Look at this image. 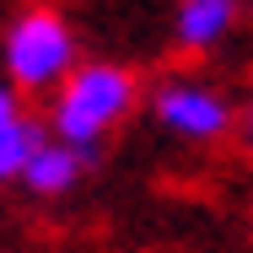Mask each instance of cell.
<instances>
[{"mask_svg": "<svg viewBox=\"0 0 253 253\" xmlns=\"http://www.w3.org/2000/svg\"><path fill=\"white\" fill-rule=\"evenodd\" d=\"M0 65L22 92H54L76 70V33L54 5H27L0 38Z\"/></svg>", "mask_w": 253, "mask_h": 253, "instance_id": "obj_2", "label": "cell"}, {"mask_svg": "<svg viewBox=\"0 0 253 253\" xmlns=\"http://www.w3.org/2000/svg\"><path fill=\"white\" fill-rule=\"evenodd\" d=\"M237 16H243V0H178L172 38H178V49H189V54H210L232 38Z\"/></svg>", "mask_w": 253, "mask_h": 253, "instance_id": "obj_5", "label": "cell"}, {"mask_svg": "<svg viewBox=\"0 0 253 253\" xmlns=\"http://www.w3.org/2000/svg\"><path fill=\"white\" fill-rule=\"evenodd\" d=\"M135 97H140V86L124 65H108V59L76 65L49 92V135L97 156L102 140L135 113Z\"/></svg>", "mask_w": 253, "mask_h": 253, "instance_id": "obj_1", "label": "cell"}, {"mask_svg": "<svg viewBox=\"0 0 253 253\" xmlns=\"http://www.w3.org/2000/svg\"><path fill=\"white\" fill-rule=\"evenodd\" d=\"M49 140V124H38V119H27L22 108L16 113H0V183H11V178H22V167H27V156L38 151Z\"/></svg>", "mask_w": 253, "mask_h": 253, "instance_id": "obj_6", "label": "cell"}, {"mask_svg": "<svg viewBox=\"0 0 253 253\" xmlns=\"http://www.w3.org/2000/svg\"><path fill=\"white\" fill-rule=\"evenodd\" d=\"M243 146H248V156H253V102L243 108Z\"/></svg>", "mask_w": 253, "mask_h": 253, "instance_id": "obj_7", "label": "cell"}, {"mask_svg": "<svg viewBox=\"0 0 253 253\" xmlns=\"http://www.w3.org/2000/svg\"><path fill=\"white\" fill-rule=\"evenodd\" d=\"M151 119H156V129H167L172 140L210 146V140L232 135L237 108L221 97L215 86H205V81H162L151 92Z\"/></svg>", "mask_w": 253, "mask_h": 253, "instance_id": "obj_3", "label": "cell"}, {"mask_svg": "<svg viewBox=\"0 0 253 253\" xmlns=\"http://www.w3.org/2000/svg\"><path fill=\"white\" fill-rule=\"evenodd\" d=\"M86 162H97V156L70 146V140H59V135H49L38 151L27 156V167H22L16 183H27V194H38V200H59V194L76 189V178H81Z\"/></svg>", "mask_w": 253, "mask_h": 253, "instance_id": "obj_4", "label": "cell"}]
</instances>
